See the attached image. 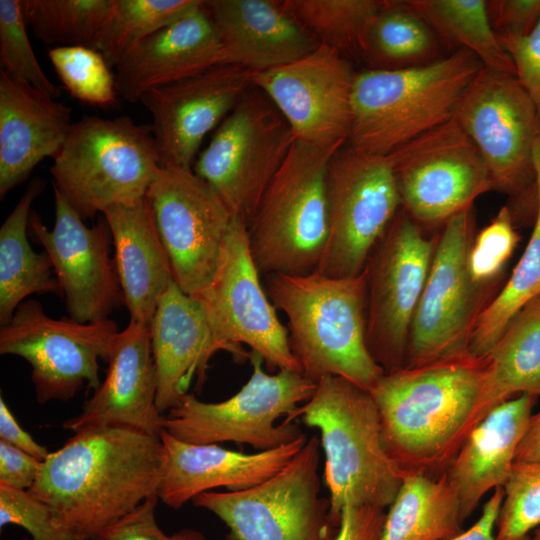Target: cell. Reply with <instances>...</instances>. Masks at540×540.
Here are the masks:
<instances>
[{
  "instance_id": "1",
  "label": "cell",
  "mask_w": 540,
  "mask_h": 540,
  "mask_svg": "<svg viewBox=\"0 0 540 540\" xmlns=\"http://www.w3.org/2000/svg\"><path fill=\"white\" fill-rule=\"evenodd\" d=\"M162 471L160 435L90 427L49 453L28 491L79 540H93L157 495Z\"/></svg>"
},
{
  "instance_id": "2",
  "label": "cell",
  "mask_w": 540,
  "mask_h": 540,
  "mask_svg": "<svg viewBox=\"0 0 540 540\" xmlns=\"http://www.w3.org/2000/svg\"><path fill=\"white\" fill-rule=\"evenodd\" d=\"M486 357L472 354L386 372L370 391L385 452L404 475L444 473L468 434Z\"/></svg>"
},
{
  "instance_id": "3",
  "label": "cell",
  "mask_w": 540,
  "mask_h": 540,
  "mask_svg": "<svg viewBox=\"0 0 540 540\" xmlns=\"http://www.w3.org/2000/svg\"><path fill=\"white\" fill-rule=\"evenodd\" d=\"M264 289L287 317L289 345L301 373L317 383L333 375L371 391L385 371L366 344L364 272L345 278L317 271L268 274Z\"/></svg>"
},
{
  "instance_id": "4",
  "label": "cell",
  "mask_w": 540,
  "mask_h": 540,
  "mask_svg": "<svg viewBox=\"0 0 540 540\" xmlns=\"http://www.w3.org/2000/svg\"><path fill=\"white\" fill-rule=\"evenodd\" d=\"M299 417L320 432L334 527L339 529L347 506H391L403 474L383 447L380 414L370 391L343 377L325 376L284 422Z\"/></svg>"
},
{
  "instance_id": "5",
  "label": "cell",
  "mask_w": 540,
  "mask_h": 540,
  "mask_svg": "<svg viewBox=\"0 0 540 540\" xmlns=\"http://www.w3.org/2000/svg\"><path fill=\"white\" fill-rule=\"evenodd\" d=\"M482 67L473 53L461 49L424 65L356 73L347 144L389 155L451 119L459 98Z\"/></svg>"
},
{
  "instance_id": "6",
  "label": "cell",
  "mask_w": 540,
  "mask_h": 540,
  "mask_svg": "<svg viewBox=\"0 0 540 540\" xmlns=\"http://www.w3.org/2000/svg\"><path fill=\"white\" fill-rule=\"evenodd\" d=\"M344 145L294 141L247 225L250 253L261 276L316 271L328 232L327 170Z\"/></svg>"
},
{
  "instance_id": "7",
  "label": "cell",
  "mask_w": 540,
  "mask_h": 540,
  "mask_svg": "<svg viewBox=\"0 0 540 540\" xmlns=\"http://www.w3.org/2000/svg\"><path fill=\"white\" fill-rule=\"evenodd\" d=\"M160 167L151 125L85 115L73 122L50 173L84 220L145 198Z\"/></svg>"
},
{
  "instance_id": "8",
  "label": "cell",
  "mask_w": 540,
  "mask_h": 540,
  "mask_svg": "<svg viewBox=\"0 0 540 540\" xmlns=\"http://www.w3.org/2000/svg\"><path fill=\"white\" fill-rule=\"evenodd\" d=\"M249 360L252 374L236 394L209 403L188 393L164 416L163 430L187 443L235 442L261 451L283 446L304 435L294 422L276 425V421L307 402L316 383L291 370L266 373L262 367L264 361L256 352H250Z\"/></svg>"
},
{
  "instance_id": "9",
  "label": "cell",
  "mask_w": 540,
  "mask_h": 540,
  "mask_svg": "<svg viewBox=\"0 0 540 540\" xmlns=\"http://www.w3.org/2000/svg\"><path fill=\"white\" fill-rule=\"evenodd\" d=\"M475 228V212L470 207L450 218L437 233L429 274L409 331L404 367L471 354L477 319L500 291L477 285L469 273Z\"/></svg>"
},
{
  "instance_id": "10",
  "label": "cell",
  "mask_w": 540,
  "mask_h": 540,
  "mask_svg": "<svg viewBox=\"0 0 540 540\" xmlns=\"http://www.w3.org/2000/svg\"><path fill=\"white\" fill-rule=\"evenodd\" d=\"M320 439L307 438L301 450L276 474L239 491H208L194 506L216 515L231 540H334L329 499L321 496Z\"/></svg>"
},
{
  "instance_id": "11",
  "label": "cell",
  "mask_w": 540,
  "mask_h": 540,
  "mask_svg": "<svg viewBox=\"0 0 540 540\" xmlns=\"http://www.w3.org/2000/svg\"><path fill=\"white\" fill-rule=\"evenodd\" d=\"M295 141L273 102L251 85L216 128L193 171L247 225Z\"/></svg>"
},
{
  "instance_id": "12",
  "label": "cell",
  "mask_w": 540,
  "mask_h": 540,
  "mask_svg": "<svg viewBox=\"0 0 540 540\" xmlns=\"http://www.w3.org/2000/svg\"><path fill=\"white\" fill-rule=\"evenodd\" d=\"M195 299L216 341L237 361L249 359L245 344L272 370L301 373L287 327L279 320L251 256L243 218L232 217L213 277Z\"/></svg>"
},
{
  "instance_id": "13",
  "label": "cell",
  "mask_w": 540,
  "mask_h": 540,
  "mask_svg": "<svg viewBox=\"0 0 540 540\" xmlns=\"http://www.w3.org/2000/svg\"><path fill=\"white\" fill-rule=\"evenodd\" d=\"M453 117L480 152L494 189L534 205L540 116L517 77L482 67L459 98Z\"/></svg>"
},
{
  "instance_id": "14",
  "label": "cell",
  "mask_w": 540,
  "mask_h": 540,
  "mask_svg": "<svg viewBox=\"0 0 540 540\" xmlns=\"http://www.w3.org/2000/svg\"><path fill=\"white\" fill-rule=\"evenodd\" d=\"M326 194L328 232L316 271L335 278L357 276L401 208L389 157L346 143L329 163Z\"/></svg>"
},
{
  "instance_id": "15",
  "label": "cell",
  "mask_w": 540,
  "mask_h": 540,
  "mask_svg": "<svg viewBox=\"0 0 540 540\" xmlns=\"http://www.w3.org/2000/svg\"><path fill=\"white\" fill-rule=\"evenodd\" d=\"M402 208L372 248L366 280V344L386 372L404 367L411 324L437 241Z\"/></svg>"
},
{
  "instance_id": "16",
  "label": "cell",
  "mask_w": 540,
  "mask_h": 540,
  "mask_svg": "<svg viewBox=\"0 0 540 540\" xmlns=\"http://www.w3.org/2000/svg\"><path fill=\"white\" fill-rule=\"evenodd\" d=\"M118 333L111 319L91 323L54 319L38 301L29 299L0 326V353L30 364L38 403L66 402L84 385L99 387V360L108 362Z\"/></svg>"
},
{
  "instance_id": "17",
  "label": "cell",
  "mask_w": 540,
  "mask_h": 540,
  "mask_svg": "<svg viewBox=\"0 0 540 540\" xmlns=\"http://www.w3.org/2000/svg\"><path fill=\"white\" fill-rule=\"evenodd\" d=\"M387 156L401 208L423 229L441 228L494 189L480 152L453 116Z\"/></svg>"
},
{
  "instance_id": "18",
  "label": "cell",
  "mask_w": 540,
  "mask_h": 540,
  "mask_svg": "<svg viewBox=\"0 0 540 540\" xmlns=\"http://www.w3.org/2000/svg\"><path fill=\"white\" fill-rule=\"evenodd\" d=\"M146 198L176 285L198 297L213 277L233 216L193 169L161 166Z\"/></svg>"
},
{
  "instance_id": "19",
  "label": "cell",
  "mask_w": 540,
  "mask_h": 540,
  "mask_svg": "<svg viewBox=\"0 0 540 540\" xmlns=\"http://www.w3.org/2000/svg\"><path fill=\"white\" fill-rule=\"evenodd\" d=\"M55 223L49 230L31 211L28 233L49 256L65 298L69 317L80 323L109 319L125 305L114 260L111 232L105 218L87 227L54 187Z\"/></svg>"
},
{
  "instance_id": "20",
  "label": "cell",
  "mask_w": 540,
  "mask_h": 540,
  "mask_svg": "<svg viewBox=\"0 0 540 540\" xmlns=\"http://www.w3.org/2000/svg\"><path fill=\"white\" fill-rule=\"evenodd\" d=\"M355 75L348 58L319 45L294 62L252 72L251 83L281 112L295 140L346 144L353 119Z\"/></svg>"
},
{
  "instance_id": "21",
  "label": "cell",
  "mask_w": 540,
  "mask_h": 540,
  "mask_svg": "<svg viewBox=\"0 0 540 540\" xmlns=\"http://www.w3.org/2000/svg\"><path fill=\"white\" fill-rule=\"evenodd\" d=\"M251 71L219 64L195 76L144 92L161 166L193 169L205 136L252 85Z\"/></svg>"
},
{
  "instance_id": "22",
  "label": "cell",
  "mask_w": 540,
  "mask_h": 540,
  "mask_svg": "<svg viewBox=\"0 0 540 540\" xmlns=\"http://www.w3.org/2000/svg\"><path fill=\"white\" fill-rule=\"evenodd\" d=\"M105 379L82 411L63 423L74 433L120 426L160 435L164 416L156 405L157 376L150 326L130 320L115 338Z\"/></svg>"
},
{
  "instance_id": "23",
  "label": "cell",
  "mask_w": 540,
  "mask_h": 540,
  "mask_svg": "<svg viewBox=\"0 0 540 540\" xmlns=\"http://www.w3.org/2000/svg\"><path fill=\"white\" fill-rule=\"evenodd\" d=\"M163 471L157 497L179 509L198 495L216 488H251L280 471L304 446L307 436L283 446L246 454L217 444H192L160 433Z\"/></svg>"
},
{
  "instance_id": "24",
  "label": "cell",
  "mask_w": 540,
  "mask_h": 540,
  "mask_svg": "<svg viewBox=\"0 0 540 540\" xmlns=\"http://www.w3.org/2000/svg\"><path fill=\"white\" fill-rule=\"evenodd\" d=\"M71 107L0 69V198L54 158L71 126Z\"/></svg>"
},
{
  "instance_id": "25",
  "label": "cell",
  "mask_w": 540,
  "mask_h": 540,
  "mask_svg": "<svg viewBox=\"0 0 540 540\" xmlns=\"http://www.w3.org/2000/svg\"><path fill=\"white\" fill-rule=\"evenodd\" d=\"M222 61V44L203 0L152 34L116 67L118 96L129 103L155 87L200 74Z\"/></svg>"
},
{
  "instance_id": "26",
  "label": "cell",
  "mask_w": 540,
  "mask_h": 540,
  "mask_svg": "<svg viewBox=\"0 0 540 540\" xmlns=\"http://www.w3.org/2000/svg\"><path fill=\"white\" fill-rule=\"evenodd\" d=\"M222 44L221 64L261 72L294 62L319 44L280 0H205Z\"/></svg>"
},
{
  "instance_id": "27",
  "label": "cell",
  "mask_w": 540,
  "mask_h": 540,
  "mask_svg": "<svg viewBox=\"0 0 540 540\" xmlns=\"http://www.w3.org/2000/svg\"><path fill=\"white\" fill-rule=\"evenodd\" d=\"M157 376L156 405L161 414L188 394L194 377L205 380L211 357L224 351L200 303L173 283L159 299L150 324Z\"/></svg>"
},
{
  "instance_id": "28",
  "label": "cell",
  "mask_w": 540,
  "mask_h": 540,
  "mask_svg": "<svg viewBox=\"0 0 540 540\" xmlns=\"http://www.w3.org/2000/svg\"><path fill=\"white\" fill-rule=\"evenodd\" d=\"M538 398L522 394L494 408L454 456L445 473L458 494L463 521L487 492L506 484Z\"/></svg>"
},
{
  "instance_id": "29",
  "label": "cell",
  "mask_w": 540,
  "mask_h": 540,
  "mask_svg": "<svg viewBox=\"0 0 540 540\" xmlns=\"http://www.w3.org/2000/svg\"><path fill=\"white\" fill-rule=\"evenodd\" d=\"M103 216L130 320L150 326L159 299L175 283L150 204L145 197L131 205L110 207Z\"/></svg>"
},
{
  "instance_id": "30",
  "label": "cell",
  "mask_w": 540,
  "mask_h": 540,
  "mask_svg": "<svg viewBox=\"0 0 540 540\" xmlns=\"http://www.w3.org/2000/svg\"><path fill=\"white\" fill-rule=\"evenodd\" d=\"M485 357L484 378L468 434L502 403L522 394L540 397V296L510 320Z\"/></svg>"
},
{
  "instance_id": "31",
  "label": "cell",
  "mask_w": 540,
  "mask_h": 540,
  "mask_svg": "<svg viewBox=\"0 0 540 540\" xmlns=\"http://www.w3.org/2000/svg\"><path fill=\"white\" fill-rule=\"evenodd\" d=\"M44 189L41 178L32 179L0 227V326L29 295H62L49 256L36 253L28 241L31 205Z\"/></svg>"
},
{
  "instance_id": "32",
  "label": "cell",
  "mask_w": 540,
  "mask_h": 540,
  "mask_svg": "<svg viewBox=\"0 0 540 540\" xmlns=\"http://www.w3.org/2000/svg\"><path fill=\"white\" fill-rule=\"evenodd\" d=\"M458 494L446 473L403 476L380 540H449L464 532Z\"/></svg>"
},
{
  "instance_id": "33",
  "label": "cell",
  "mask_w": 540,
  "mask_h": 540,
  "mask_svg": "<svg viewBox=\"0 0 540 540\" xmlns=\"http://www.w3.org/2000/svg\"><path fill=\"white\" fill-rule=\"evenodd\" d=\"M438 41L408 1L384 0L365 30L360 57L373 70L424 65L439 59Z\"/></svg>"
},
{
  "instance_id": "34",
  "label": "cell",
  "mask_w": 540,
  "mask_h": 540,
  "mask_svg": "<svg viewBox=\"0 0 540 540\" xmlns=\"http://www.w3.org/2000/svg\"><path fill=\"white\" fill-rule=\"evenodd\" d=\"M438 39L473 53L485 68L516 76L513 62L494 31L484 0H408Z\"/></svg>"
},
{
  "instance_id": "35",
  "label": "cell",
  "mask_w": 540,
  "mask_h": 540,
  "mask_svg": "<svg viewBox=\"0 0 540 540\" xmlns=\"http://www.w3.org/2000/svg\"><path fill=\"white\" fill-rule=\"evenodd\" d=\"M540 296V193L535 189L533 228L529 241L500 291L480 314L470 340V353L484 357L510 320Z\"/></svg>"
},
{
  "instance_id": "36",
  "label": "cell",
  "mask_w": 540,
  "mask_h": 540,
  "mask_svg": "<svg viewBox=\"0 0 540 540\" xmlns=\"http://www.w3.org/2000/svg\"><path fill=\"white\" fill-rule=\"evenodd\" d=\"M115 0H21L25 22L34 36L53 47L96 50Z\"/></svg>"
},
{
  "instance_id": "37",
  "label": "cell",
  "mask_w": 540,
  "mask_h": 540,
  "mask_svg": "<svg viewBox=\"0 0 540 540\" xmlns=\"http://www.w3.org/2000/svg\"><path fill=\"white\" fill-rule=\"evenodd\" d=\"M384 0H280L319 44L346 58L361 54L365 30ZM349 59V58H348Z\"/></svg>"
},
{
  "instance_id": "38",
  "label": "cell",
  "mask_w": 540,
  "mask_h": 540,
  "mask_svg": "<svg viewBox=\"0 0 540 540\" xmlns=\"http://www.w3.org/2000/svg\"><path fill=\"white\" fill-rule=\"evenodd\" d=\"M201 0H115L96 50L117 67L146 38L175 22Z\"/></svg>"
},
{
  "instance_id": "39",
  "label": "cell",
  "mask_w": 540,
  "mask_h": 540,
  "mask_svg": "<svg viewBox=\"0 0 540 540\" xmlns=\"http://www.w3.org/2000/svg\"><path fill=\"white\" fill-rule=\"evenodd\" d=\"M48 57L70 95L101 107L117 104L115 76L103 55L88 47H52Z\"/></svg>"
},
{
  "instance_id": "40",
  "label": "cell",
  "mask_w": 540,
  "mask_h": 540,
  "mask_svg": "<svg viewBox=\"0 0 540 540\" xmlns=\"http://www.w3.org/2000/svg\"><path fill=\"white\" fill-rule=\"evenodd\" d=\"M503 490L495 540H532L540 527V460L515 462Z\"/></svg>"
},
{
  "instance_id": "41",
  "label": "cell",
  "mask_w": 540,
  "mask_h": 540,
  "mask_svg": "<svg viewBox=\"0 0 540 540\" xmlns=\"http://www.w3.org/2000/svg\"><path fill=\"white\" fill-rule=\"evenodd\" d=\"M521 237L509 206L499 209L496 216L476 233L468 254V269L479 286L500 290L505 268Z\"/></svg>"
},
{
  "instance_id": "42",
  "label": "cell",
  "mask_w": 540,
  "mask_h": 540,
  "mask_svg": "<svg viewBox=\"0 0 540 540\" xmlns=\"http://www.w3.org/2000/svg\"><path fill=\"white\" fill-rule=\"evenodd\" d=\"M26 27L21 0H0L1 69L57 99L62 92L50 81L39 64Z\"/></svg>"
},
{
  "instance_id": "43",
  "label": "cell",
  "mask_w": 540,
  "mask_h": 540,
  "mask_svg": "<svg viewBox=\"0 0 540 540\" xmlns=\"http://www.w3.org/2000/svg\"><path fill=\"white\" fill-rule=\"evenodd\" d=\"M9 524L25 529L30 535L28 540H79L28 490L0 483V527Z\"/></svg>"
},
{
  "instance_id": "44",
  "label": "cell",
  "mask_w": 540,
  "mask_h": 540,
  "mask_svg": "<svg viewBox=\"0 0 540 540\" xmlns=\"http://www.w3.org/2000/svg\"><path fill=\"white\" fill-rule=\"evenodd\" d=\"M157 495L151 496L93 540H207L199 530L182 528L167 534L156 518Z\"/></svg>"
},
{
  "instance_id": "45",
  "label": "cell",
  "mask_w": 540,
  "mask_h": 540,
  "mask_svg": "<svg viewBox=\"0 0 540 540\" xmlns=\"http://www.w3.org/2000/svg\"><path fill=\"white\" fill-rule=\"evenodd\" d=\"M498 39L513 62L518 81L540 116V19L526 35H500Z\"/></svg>"
},
{
  "instance_id": "46",
  "label": "cell",
  "mask_w": 540,
  "mask_h": 540,
  "mask_svg": "<svg viewBox=\"0 0 540 540\" xmlns=\"http://www.w3.org/2000/svg\"><path fill=\"white\" fill-rule=\"evenodd\" d=\"M487 10L497 36H523L540 19V0H492Z\"/></svg>"
},
{
  "instance_id": "47",
  "label": "cell",
  "mask_w": 540,
  "mask_h": 540,
  "mask_svg": "<svg viewBox=\"0 0 540 540\" xmlns=\"http://www.w3.org/2000/svg\"><path fill=\"white\" fill-rule=\"evenodd\" d=\"M386 512L372 506H347L343 509L334 540H380Z\"/></svg>"
},
{
  "instance_id": "48",
  "label": "cell",
  "mask_w": 540,
  "mask_h": 540,
  "mask_svg": "<svg viewBox=\"0 0 540 540\" xmlns=\"http://www.w3.org/2000/svg\"><path fill=\"white\" fill-rule=\"evenodd\" d=\"M41 465L42 461L0 440V483L19 490H29Z\"/></svg>"
},
{
  "instance_id": "49",
  "label": "cell",
  "mask_w": 540,
  "mask_h": 540,
  "mask_svg": "<svg viewBox=\"0 0 540 540\" xmlns=\"http://www.w3.org/2000/svg\"><path fill=\"white\" fill-rule=\"evenodd\" d=\"M0 440L44 461L49 455L48 449L39 444L15 419L5 400L0 398Z\"/></svg>"
},
{
  "instance_id": "50",
  "label": "cell",
  "mask_w": 540,
  "mask_h": 540,
  "mask_svg": "<svg viewBox=\"0 0 540 540\" xmlns=\"http://www.w3.org/2000/svg\"><path fill=\"white\" fill-rule=\"evenodd\" d=\"M504 497L503 487L494 489L478 520L462 534L449 540H495V523Z\"/></svg>"
},
{
  "instance_id": "51",
  "label": "cell",
  "mask_w": 540,
  "mask_h": 540,
  "mask_svg": "<svg viewBox=\"0 0 540 540\" xmlns=\"http://www.w3.org/2000/svg\"><path fill=\"white\" fill-rule=\"evenodd\" d=\"M540 460V410L533 414L529 427L518 446L515 462H534Z\"/></svg>"
},
{
  "instance_id": "52",
  "label": "cell",
  "mask_w": 540,
  "mask_h": 540,
  "mask_svg": "<svg viewBox=\"0 0 540 540\" xmlns=\"http://www.w3.org/2000/svg\"><path fill=\"white\" fill-rule=\"evenodd\" d=\"M535 162V189L540 193V139L538 140L534 151Z\"/></svg>"
},
{
  "instance_id": "53",
  "label": "cell",
  "mask_w": 540,
  "mask_h": 540,
  "mask_svg": "<svg viewBox=\"0 0 540 540\" xmlns=\"http://www.w3.org/2000/svg\"><path fill=\"white\" fill-rule=\"evenodd\" d=\"M532 540H540V527L532 533Z\"/></svg>"
}]
</instances>
